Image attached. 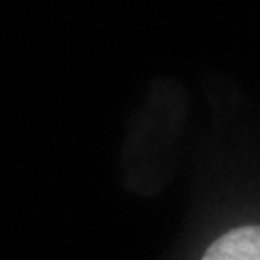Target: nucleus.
<instances>
[{"label":"nucleus","instance_id":"f257e3e1","mask_svg":"<svg viewBox=\"0 0 260 260\" xmlns=\"http://www.w3.org/2000/svg\"><path fill=\"white\" fill-rule=\"evenodd\" d=\"M203 260H260V224H243L217 236Z\"/></svg>","mask_w":260,"mask_h":260}]
</instances>
